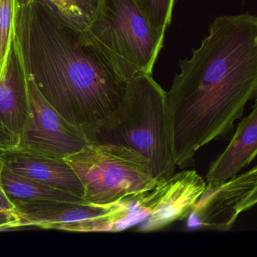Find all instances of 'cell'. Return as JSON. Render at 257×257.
Returning <instances> with one entry per match:
<instances>
[{"label":"cell","instance_id":"16","mask_svg":"<svg viewBox=\"0 0 257 257\" xmlns=\"http://www.w3.org/2000/svg\"><path fill=\"white\" fill-rule=\"evenodd\" d=\"M17 4L18 0H0V76L14 42Z\"/></svg>","mask_w":257,"mask_h":257},{"label":"cell","instance_id":"4","mask_svg":"<svg viewBox=\"0 0 257 257\" xmlns=\"http://www.w3.org/2000/svg\"><path fill=\"white\" fill-rule=\"evenodd\" d=\"M85 37L126 82L151 74L164 39L134 0H99Z\"/></svg>","mask_w":257,"mask_h":257},{"label":"cell","instance_id":"8","mask_svg":"<svg viewBox=\"0 0 257 257\" xmlns=\"http://www.w3.org/2000/svg\"><path fill=\"white\" fill-rule=\"evenodd\" d=\"M257 202V168L216 186H206L187 216L190 229L228 231Z\"/></svg>","mask_w":257,"mask_h":257},{"label":"cell","instance_id":"14","mask_svg":"<svg viewBox=\"0 0 257 257\" xmlns=\"http://www.w3.org/2000/svg\"><path fill=\"white\" fill-rule=\"evenodd\" d=\"M56 13L78 31H87L99 0H45Z\"/></svg>","mask_w":257,"mask_h":257},{"label":"cell","instance_id":"6","mask_svg":"<svg viewBox=\"0 0 257 257\" xmlns=\"http://www.w3.org/2000/svg\"><path fill=\"white\" fill-rule=\"evenodd\" d=\"M132 196L106 205L84 201L37 199L13 203L19 226L79 232H117L128 211Z\"/></svg>","mask_w":257,"mask_h":257},{"label":"cell","instance_id":"1","mask_svg":"<svg viewBox=\"0 0 257 257\" xmlns=\"http://www.w3.org/2000/svg\"><path fill=\"white\" fill-rule=\"evenodd\" d=\"M179 66L166 101L172 157L183 169L201 147L230 133L256 97V16L216 18Z\"/></svg>","mask_w":257,"mask_h":257},{"label":"cell","instance_id":"7","mask_svg":"<svg viewBox=\"0 0 257 257\" xmlns=\"http://www.w3.org/2000/svg\"><path fill=\"white\" fill-rule=\"evenodd\" d=\"M25 73L28 116L17 147L14 149L49 157L66 159L90 144L87 138L75 130L46 101L26 70Z\"/></svg>","mask_w":257,"mask_h":257},{"label":"cell","instance_id":"3","mask_svg":"<svg viewBox=\"0 0 257 257\" xmlns=\"http://www.w3.org/2000/svg\"><path fill=\"white\" fill-rule=\"evenodd\" d=\"M96 142L123 144L150 160L158 181L174 175L166 91L151 74H141L127 84L122 109L115 124Z\"/></svg>","mask_w":257,"mask_h":257},{"label":"cell","instance_id":"5","mask_svg":"<svg viewBox=\"0 0 257 257\" xmlns=\"http://www.w3.org/2000/svg\"><path fill=\"white\" fill-rule=\"evenodd\" d=\"M83 186L82 200L106 205L154 189L150 160L123 144L91 142L66 158Z\"/></svg>","mask_w":257,"mask_h":257},{"label":"cell","instance_id":"17","mask_svg":"<svg viewBox=\"0 0 257 257\" xmlns=\"http://www.w3.org/2000/svg\"><path fill=\"white\" fill-rule=\"evenodd\" d=\"M19 137L12 132L0 118V148L9 150L16 148Z\"/></svg>","mask_w":257,"mask_h":257},{"label":"cell","instance_id":"10","mask_svg":"<svg viewBox=\"0 0 257 257\" xmlns=\"http://www.w3.org/2000/svg\"><path fill=\"white\" fill-rule=\"evenodd\" d=\"M4 162L6 166L17 174L70 192L82 199L83 186L66 159L49 157L12 149L6 151Z\"/></svg>","mask_w":257,"mask_h":257},{"label":"cell","instance_id":"11","mask_svg":"<svg viewBox=\"0 0 257 257\" xmlns=\"http://www.w3.org/2000/svg\"><path fill=\"white\" fill-rule=\"evenodd\" d=\"M257 154V104L240 121L225 150L210 163L206 183L216 186L237 176L252 162Z\"/></svg>","mask_w":257,"mask_h":257},{"label":"cell","instance_id":"18","mask_svg":"<svg viewBox=\"0 0 257 257\" xmlns=\"http://www.w3.org/2000/svg\"><path fill=\"white\" fill-rule=\"evenodd\" d=\"M19 228V219L14 211L0 207V231Z\"/></svg>","mask_w":257,"mask_h":257},{"label":"cell","instance_id":"15","mask_svg":"<svg viewBox=\"0 0 257 257\" xmlns=\"http://www.w3.org/2000/svg\"><path fill=\"white\" fill-rule=\"evenodd\" d=\"M156 34L165 39L171 25L175 0H134Z\"/></svg>","mask_w":257,"mask_h":257},{"label":"cell","instance_id":"9","mask_svg":"<svg viewBox=\"0 0 257 257\" xmlns=\"http://www.w3.org/2000/svg\"><path fill=\"white\" fill-rule=\"evenodd\" d=\"M206 186V180L195 170L181 171L160 182L146 193L144 207L147 217L135 230L151 232L183 220L187 217Z\"/></svg>","mask_w":257,"mask_h":257},{"label":"cell","instance_id":"13","mask_svg":"<svg viewBox=\"0 0 257 257\" xmlns=\"http://www.w3.org/2000/svg\"><path fill=\"white\" fill-rule=\"evenodd\" d=\"M0 183L12 204L37 199L83 201L70 192L55 189L34 179L17 174L5 165L0 171Z\"/></svg>","mask_w":257,"mask_h":257},{"label":"cell","instance_id":"12","mask_svg":"<svg viewBox=\"0 0 257 257\" xmlns=\"http://www.w3.org/2000/svg\"><path fill=\"white\" fill-rule=\"evenodd\" d=\"M28 116L26 73L13 42L5 70L0 76V118L19 138Z\"/></svg>","mask_w":257,"mask_h":257},{"label":"cell","instance_id":"2","mask_svg":"<svg viewBox=\"0 0 257 257\" xmlns=\"http://www.w3.org/2000/svg\"><path fill=\"white\" fill-rule=\"evenodd\" d=\"M15 46L46 101L90 142L119 116L127 84L45 0H18Z\"/></svg>","mask_w":257,"mask_h":257},{"label":"cell","instance_id":"19","mask_svg":"<svg viewBox=\"0 0 257 257\" xmlns=\"http://www.w3.org/2000/svg\"><path fill=\"white\" fill-rule=\"evenodd\" d=\"M6 151L7 150L0 148V171L4 165V159ZM0 207L4 210H11V211H13V208H14L11 201L8 199L7 195L4 193L1 183H0Z\"/></svg>","mask_w":257,"mask_h":257}]
</instances>
